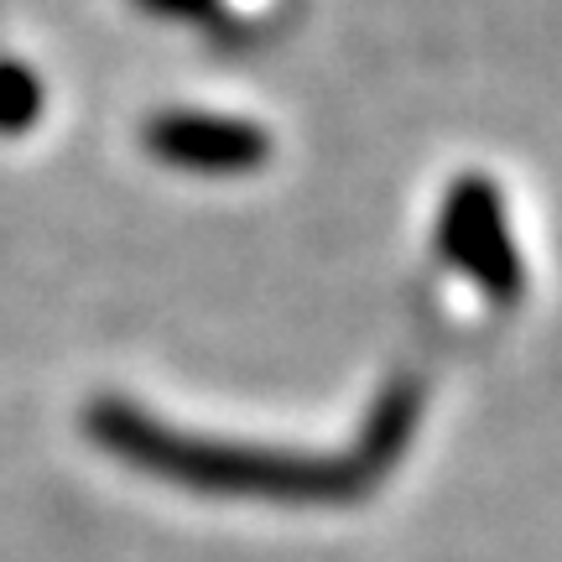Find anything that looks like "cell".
Returning a JSON list of instances; mask_svg holds the SVG:
<instances>
[{"label": "cell", "mask_w": 562, "mask_h": 562, "mask_svg": "<svg viewBox=\"0 0 562 562\" xmlns=\"http://www.w3.org/2000/svg\"><path fill=\"white\" fill-rule=\"evenodd\" d=\"M438 250L459 266L463 277H474L490 297H516L526 286L521 256L505 229L501 193L490 178H459L442 199L438 214Z\"/></svg>", "instance_id": "1"}, {"label": "cell", "mask_w": 562, "mask_h": 562, "mask_svg": "<svg viewBox=\"0 0 562 562\" xmlns=\"http://www.w3.org/2000/svg\"><path fill=\"white\" fill-rule=\"evenodd\" d=\"M146 151L161 167L199 172V178H240L271 161V136L240 115H209V110H161L140 131Z\"/></svg>", "instance_id": "2"}, {"label": "cell", "mask_w": 562, "mask_h": 562, "mask_svg": "<svg viewBox=\"0 0 562 562\" xmlns=\"http://www.w3.org/2000/svg\"><path fill=\"white\" fill-rule=\"evenodd\" d=\"M47 110L42 79L16 58H0V136H26Z\"/></svg>", "instance_id": "3"}, {"label": "cell", "mask_w": 562, "mask_h": 562, "mask_svg": "<svg viewBox=\"0 0 562 562\" xmlns=\"http://www.w3.org/2000/svg\"><path fill=\"white\" fill-rule=\"evenodd\" d=\"M146 11H157V16H199L209 0H140Z\"/></svg>", "instance_id": "4"}]
</instances>
